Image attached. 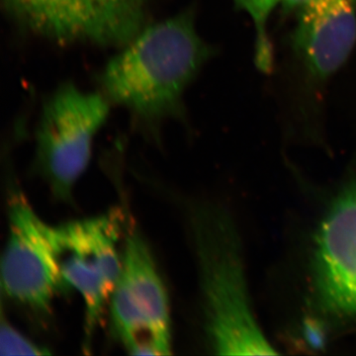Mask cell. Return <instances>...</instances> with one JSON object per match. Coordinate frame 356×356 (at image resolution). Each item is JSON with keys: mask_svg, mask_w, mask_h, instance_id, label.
I'll list each match as a JSON object with an SVG mask.
<instances>
[{"mask_svg": "<svg viewBox=\"0 0 356 356\" xmlns=\"http://www.w3.org/2000/svg\"><path fill=\"white\" fill-rule=\"evenodd\" d=\"M185 221L211 350L220 355H276L255 315L242 243L228 211L207 201H193L186 206Z\"/></svg>", "mask_w": 356, "mask_h": 356, "instance_id": "obj_1", "label": "cell"}, {"mask_svg": "<svg viewBox=\"0 0 356 356\" xmlns=\"http://www.w3.org/2000/svg\"><path fill=\"white\" fill-rule=\"evenodd\" d=\"M213 54L187 9L145 27L109 60L100 77L103 95L146 123L177 116L185 90Z\"/></svg>", "mask_w": 356, "mask_h": 356, "instance_id": "obj_2", "label": "cell"}, {"mask_svg": "<svg viewBox=\"0 0 356 356\" xmlns=\"http://www.w3.org/2000/svg\"><path fill=\"white\" fill-rule=\"evenodd\" d=\"M306 277L312 316L356 329V159L316 220Z\"/></svg>", "mask_w": 356, "mask_h": 356, "instance_id": "obj_3", "label": "cell"}, {"mask_svg": "<svg viewBox=\"0 0 356 356\" xmlns=\"http://www.w3.org/2000/svg\"><path fill=\"white\" fill-rule=\"evenodd\" d=\"M123 222L120 212L111 211L57 226L48 224L63 282L83 298L88 348L120 276Z\"/></svg>", "mask_w": 356, "mask_h": 356, "instance_id": "obj_4", "label": "cell"}, {"mask_svg": "<svg viewBox=\"0 0 356 356\" xmlns=\"http://www.w3.org/2000/svg\"><path fill=\"white\" fill-rule=\"evenodd\" d=\"M104 95L64 84L44 103L36 132V165L53 195L70 201L88 168L93 140L108 118Z\"/></svg>", "mask_w": 356, "mask_h": 356, "instance_id": "obj_5", "label": "cell"}, {"mask_svg": "<svg viewBox=\"0 0 356 356\" xmlns=\"http://www.w3.org/2000/svg\"><path fill=\"white\" fill-rule=\"evenodd\" d=\"M109 305L115 334L128 353L172 355L165 282L147 241L133 227L124 236L121 273Z\"/></svg>", "mask_w": 356, "mask_h": 356, "instance_id": "obj_6", "label": "cell"}, {"mask_svg": "<svg viewBox=\"0 0 356 356\" xmlns=\"http://www.w3.org/2000/svg\"><path fill=\"white\" fill-rule=\"evenodd\" d=\"M8 238L1 261L2 291L35 313H50L64 282L48 236V224L21 193L8 203Z\"/></svg>", "mask_w": 356, "mask_h": 356, "instance_id": "obj_7", "label": "cell"}, {"mask_svg": "<svg viewBox=\"0 0 356 356\" xmlns=\"http://www.w3.org/2000/svg\"><path fill=\"white\" fill-rule=\"evenodd\" d=\"M356 44V0H314L299 10L293 49L307 76L331 79Z\"/></svg>", "mask_w": 356, "mask_h": 356, "instance_id": "obj_8", "label": "cell"}, {"mask_svg": "<svg viewBox=\"0 0 356 356\" xmlns=\"http://www.w3.org/2000/svg\"><path fill=\"white\" fill-rule=\"evenodd\" d=\"M58 43L124 47L145 28L147 0H57Z\"/></svg>", "mask_w": 356, "mask_h": 356, "instance_id": "obj_9", "label": "cell"}, {"mask_svg": "<svg viewBox=\"0 0 356 356\" xmlns=\"http://www.w3.org/2000/svg\"><path fill=\"white\" fill-rule=\"evenodd\" d=\"M9 16L28 31L58 42L57 0H2Z\"/></svg>", "mask_w": 356, "mask_h": 356, "instance_id": "obj_10", "label": "cell"}, {"mask_svg": "<svg viewBox=\"0 0 356 356\" xmlns=\"http://www.w3.org/2000/svg\"><path fill=\"white\" fill-rule=\"evenodd\" d=\"M252 18L255 32V63L262 72H267L273 64V48L267 34V24L271 13L281 0H235Z\"/></svg>", "mask_w": 356, "mask_h": 356, "instance_id": "obj_11", "label": "cell"}, {"mask_svg": "<svg viewBox=\"0 0 356 356\" xmlns=\"http://www.w3.org/2000/svg\"><path fill=\"white\" fill-rule=\"evenodd\" d=\"M0 355H50L48 350L17 331L4 318L0 329Z\"/></svg>", "mask_w": 356, "mask_h": 356, "instance_id": "obj_12", "label": "cell"}, {"mask_svg": "<svg viewBox=\"0 0 356 356\" xmlns=\"http://www.w3.org/2000/svg\"><path fill=\"white\" fill-rule=\"evenodd\" d=\"M299 334L302 343L307 348L322 350L329 341L330 329L322 320L309 315L302 321Z\"/></svg>", "mask_w": 356, "mask_h": 356, "instance_id": "obj_13", "label": "cell"}, {"mask_svg": "<svg viewBox=\"0 0 356 356\" xmlns=\"http://www.w3.org/2000/svg\"><path fill=\"white\" fill-rule=\"evenodd\" d=\"M312 1H314V0H281V3L286 10L299 11L300 9L303 8L304 6Z\"/></svg>", "mask_w": 356, "mask_h": 356, "instance_id": "obj_14", "label": "cell"}]
</instances>
